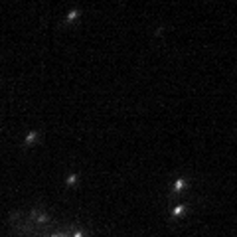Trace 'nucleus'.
<instances>
[{
  "label": "nucleus",
  "mask_w": 237,
  "mask_h": 237,
  "mask_svg": "<svg viewBox=\"0 0 237 237\" xmlns=\"http://www.w3.org/2000/svg\"><path fill=\"white\" fill-rule=\"evenodd\" d=\"M182 212H184V208H176V209H174V215H180Z\"/></svg>",
  "instance_id": "f257e3e1"
}]
</instances>
